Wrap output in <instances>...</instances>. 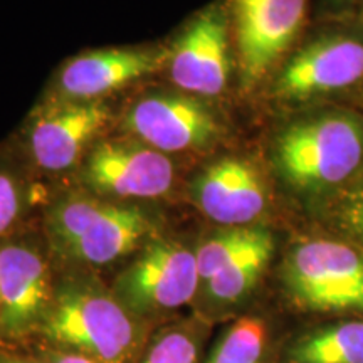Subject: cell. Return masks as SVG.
<instances>
[{
	"mask_svg": "<svg viewBox=\"0 0 363 363\" xmlns=\"http://www.w3.org/2000/svg\"><path fill=\"white\" fill-rule=\"evenodd\" d=\"M157 220L142 207L94 195H67L45 217L52 251L81 266L103 267L157 238Z\"/></svg>",
	"mask_w": 363,
	"mask_h": 363,
	"instance_id": "cell-1",
	"label": "cell"
},
{
	"mask_svg": "<svg viewBox=\"0 0 363 363\" xmlns=\"http://www.w3.org/2000/svg\"><path fill=\"white\" fill-rule=\"evenodd\" d=\"M39 333L57 348L103 363H128L140 350L142 330L115 293L89 278H69L54 288Z\"/></svg>",
	"mask_w": 363,
	"mask_h": 363,
	"instance_id": "cell-2",
	"label": "cell"
},
{
	"mask_svg": "<svg viewBox=\"0 0 363 363\" xmlns=\"http://www.w3.org/2000/svg\"><path fill=\"white\" fill-rule=\"evenodd\" d=\"M274 163L281 177L303 192L338 187L363 163V121L345 111L299 120L276 138Z\"/></svg>",
	"mask_w": 363,
	"mask_h": 363,
	"instance_id": "cell-3",
	"label": "cell"
},
{
	"mask_svg": "<svg viewBox=\"0 0 363 363\" xmlns=\"http://www.w3.org/2000/svg\"><path fill=\"white\" fill-rule=\"evenodd\" d=\"M283 281L293 301L306 310L363 313V256L347 244H298L286 256Z\"/></svg>",
	"mask_w": 363,
	"mask_h": 363,
	"instance_id": "cell-4",
	"label": "cell"
},
{
	"mask_svg": "<svg viewBox=\"0 0 363 363\" xmlns=\"http://www.w3.org/2000/svg\"><path fill=\"white\" fill-rule=\"evenodd\" d=\"M201 289L197 254L172 239H152L118 276L115 296L136 318L167 315Z\"/></svg>",
	"mask_w": 363,
	"mask_h": 363,
	"instance_id": "cell-5",
	"label": "cell"
},
{
	"mask_svg": "<svg viewBox=\"0 0 363 363\" xmlns=\"http://www.w3.org/2000/svg\"><path fill=\"white\" fill-rule=\"evenodd\" d=\"M238 51L240 83L257 86L298 38L310 0H224Z\"/></svg>",
	"mask_w": 363,
	"mask_h": 363,
	"instance_id": "cell-6",
	"label": "cell"
},
{
	"mask_svg": "<svg viewBox=\"0 0 363 363\" xmlns=\"http://www.w3.org/2000/svg\"><path fill=\"white\" fill-rule=\"evenodd\" d=\"M121 130L158 152L189 153L212 147L222 123L202 98L187 93H148L133 101L121 118Z\"/></svg>",
	"mask_w": 363,
	"mask_h": 363,
	"instance_id": "cell-7",
	"label": "cell"
},
{
	"mask_svg": "<svg viewBox=\"0 0 363 363\" xmlns=\"http://www.w3.org/2000/svg\"><path fill=\"white\" fill-rule=\"evenodd\" d=\"M230 39L224 0L195 12L170 43L165 69L175 88L202 99L224 93L230 78Z\"/></svg>",
	"mask_w": 363,
	"mask_h": 363,
	"instance_id": "cell-8",
	"label": "cell"
},
{
	"mask_svg": "<svg viewBox=\"0 0 363 363\" xmlns=\"http://www.w3.org/2000/svg\"><path fill=\"white\" fill-rule=\"evenodd\" d=\"M81 179L99 197L155 201L174 190L177 169L169 155L128 136L94 145L86 157Z\"/></svg>",
	"mask_w": 363,
	"mask_h": 363,
	"instance_id": "cell-9",
	"label": "cell"
},
{
	"mask_svg": "<svg viewBox=\"0 0 363 363\" xmlns=\"http://www.w3.org/2000/svg\"><path fill=\"white\" fill-rule=\"evenodd\" d=\"M111 120L101 101L52 99L38 108L26 128L30 160L48 174H61L79 163Z\"/></svg>",
	"mask_w": 363,
	"mask_h": 363,
	"instance_id": "cell-10",
	"label": "cell"
},
{
	"mask_svg": "<svg viewBox=\"0 0 363 363\" xmlns=\"http://www.w3.org/2000/svg\"><path fill=\"white\" fill-rule=\"evenodd\" d=\"M52 296L43 249L27 239L0 240V338L13 342L39 331Z\"/></svg>",
	"mask_w": 363,
	"mask_h": 363,
	"instance_id": "cell-11",
	"label": "cell"
},
{
	"mask_svg": "<svg viewBox=\"0 0 363 363\" xmlns=\"http://www.w3.org/2000/svg\"><path fill=\"white\" fill-rule=\"evenodd\" d=\"M169 45L113 48L83 52L67 61L54 84V99L101 101L104 96L165 69Z\"/></svg>",
	"mask_w": 363,
	"mask_h": 363,
	"instance_id": "cell-12",
	"label": "cell"
},
{
	"mask_svg": "<svg viewBox=\"0 0 363 363\" xmlns=\"http://www.w3.org/2000/svg\"><path fill=\"white\" fill-rule=\"evenodd\" d=\"M363 79V40L333 34L313 40L288 61L272 86L284 101H299L350 88Z\"/></svg>",
	"mask_w": 363,
	"mask_h": 363,
	"instance_id": "cell-13",
	"label": "cell"
},
{
	"mask_svg": "<svg viewBox=\"0 0 363 363\" xmlns=\"http://www.w3.org/2000/svg\"><path fill=\"white\" fill-rule=\"evenodd\" d=\"M190 197L207 219L227 227H249L269 206V190L261 170L240 157L207 165L190 185Z\"/></svg>",
	"mask_w": 363,
	"mask_h": 363,
	"instance_id": "cell-14",
	"label": "cell"
},
{
	"mask_svg": "<svg viewBox=\"0 0 363 363\" xmlns=\"http://www.w3.org/2000/svg\"><path fill=\"white\" fill-rule=\"evenodd\" d=\"M274 252V238L264 229L247 249L238 254L201 288L212 305H234L246 298L261 279Z\"/></svg>",
	"mask_w": 363,
	"mask_h": 363,
	"instance_id": "cell-15",
	"label": "cell"
},
{
	"mask_svg": "<svg viewBox=\"0 0 363 363\" xmlns=\"http://www.w3.org/2000/svg\"><path fill=\"white\" fill-rule=\"evenodd\" d=\"M294 363H363V323L320 330L294 345Z\"/></svg>",
	"mask_w": 363,
	"mask_h": 363,
	"instance_id": "cell-16",
	"label": "cell"
},
{
	"mask_svg": "<svg viewBox=\"0 0 363 363\" xmlns=\"http://www.w3.org/2000/svg\"><path fill=\"white\" fill-rule=\"evenodd\" d=\"M266 325L259 318H240L216 343L207 363H261L266 348Z\"/></svg>",
	"mask_w": 363,
	"mask_h": 363,
	"instance_id": "cell-17",
	"label": "cell"
},
{
	"mask_svg": "<svg viewBox=\"0 0 363 363\" xmlns=\"http://www.w3.org/2000/svg\"><path fill=\"white\" fill-rule=\"evenodd\" d=\"M262 227H229V229L219 230L212 234L199 246L197 251V267L201 286L212 278L216 272H219L230 259H234L238 254L247 249L251 244L259 238Z\"/></svg>",
	"mask_w": 363,
	"mask_h": 363,
	"instance_id": "cell-18",
	"label": "cell"
},
{
	"mask_svg": "<svg viewBox=\"0 0 363 363\" xmlns=\"http://www.w3.org/2000/svg\"><path fill=\"white\" fill-rule=\"evenodd\" d=\"M199 352V330L190 325H175L158 331L150 340L140 363H197Z\"/></svg>",
	"mask_w": 363,
	"mask_h": 363,
	"instance_id": "cell-19",
	"label": "cell"
},
{
	"mask_svg": "<svg viewBox=\"0 0 363 363\" xmlns=\"http://www.w3.org/2000/svg\"><path fill=\"white\" fill-rule=\"evenodd\" d=\"M24 180L7 165L0 163V240L12 233L26 211Z\"/></svg>",
	"mask_w": 363,
	"mask_h": 363,
	"instance_id": "cell-20",
	"label": "cell"
},
{
	"mask_svg": "<svg viewBox=\"0 0 363 363\" xmlns=\"http://www.w3.org/2000/svg\"><path fill=\"white\" fill-rule=\"evenodd\" d=\"M40 360L44 363H103L91 358L83 353L65 350V348H57V350H44L40 353Z\"/></svg>",
	"mask_w": 363,
	"mask_h": 363,
	"instance_id": "cell-21",
	"label": "cell"
},
{
	"mask_svg": "<svg viewBox=\"0 0 363 363\" xmlns=\"http://www.w3.org/2000/svg\"><path fill=\"white\" fill-rule=\"evenodd\" d=\"M0 363H44V362L40 360V358L21 355V353L0 347Z\"/></svg>",
	"mask_w": 363,
	"mask_h": 363,
	"instance_id": "cell-22",
	"label": "cell"
},
{
	"mask_svg": "<svg viewBox=\"0 0 363 363\" xmlns=\"http://www.w3.org/2000/svg\"><path fill=\"white\" fill-rule=\"evenodd\" d=\"M331 4H333L335 7H342V6H348V4H352L353 0H330Z\"/></svg>",
	"mask_w": 363,
	"mask_h": 363,
	"instance_id": "cell-23",
	"label": "cell"
},
{
	"mask_svg": "<svg viewBox=\"0 0 363 363\" xmlns=\"http://www.w3.org/2000/svg\"><path fill=\"white\" fill-rule=\"evenodd\" d=\"M357 225H358V230H360V234L363 235V214H357Z\"/></svg>",
	"mask_w": 363,
	"mask_h": 363,
	"instance_id": "cell-24",
	"label": "cell"
},
{
	"mask_svg": "<svg viewBox=\"0 0 363 363\" xmlns=\"http://www.w3.org/2000/svg\"><path fill=\"white\" fill-rule=\"evenodd\" d=\"M360 206H358V214H363V185H362V192H360Z\"/></svg>",
	"mask_w": 363,
	"mask_h": 363,
	"instance_id": "cell-25",
	"label": "cell"
}]
</instances>
